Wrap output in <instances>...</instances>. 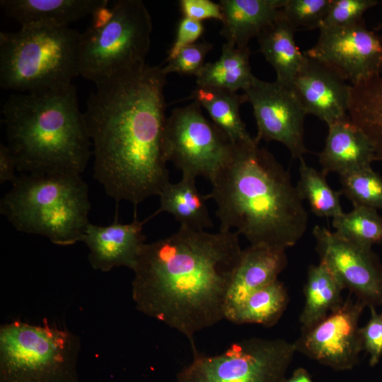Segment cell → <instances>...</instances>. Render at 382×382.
Masks as SVG:
<instances>
[{
    "mask_svg": "<svg viewBox=\"0 0 382 382\" xmlns=\"http://www.w3.org/2000/svg\"><path fill=\"white\" fill-rule=\"evenodd\" d=\"M166 76L146 64L96 84L87 99L93 176L117 202L136 207L170 183L163 150Z\"/></svg>",
    "mask_w": 382,
    "mask_h": 382,
    "instance_id": "obj_1",
    "label": "cell"
},
{
    "mask_svg": "<svg viewBox=\"0 0 382 382\" xmlns=\"http://www.w3.org/2000/svg\"><path fill=\"white\" fill-rule=\"evenodd\" d=\"M238 236L180 226L168 237L145 243L132 270L136 308L182 333L196 350L195 334L225 318L243 250Z\"/></svg>",
    "mask_w": 382,
    "mask_h": 382,
    "instance_id": "obj_2",
    "label": "cell"
},
{
    "mask_svg": "<svg viewBox=\"0 0 382 382\" xmlns=\"http://www.w3.org/2000/svg\"><path fill=\"white\" fill-rule=\"evenodd\" d=\"M219 231L235 229L253 245L286 250L304 235L308 214L289 172L255 137L233 144L209 180Z\"/></svg>",
    "mask_w": 382,
    "mask_h": 382,
    "instance_id": "obj_3",
    "label": "cell"
},
{
    "mask_svg": "<svg viewBox=\"0 0 382 382\" xmlns=\"http://www.w3.org/2000/svg\"><path fill=\"white\" fill-rule=\"evenodd\" d=\"M2 114L7 146L21 174L84 171L93 154L74 85L12 94Z\"/></svg>",
    "mask_w": 382,
    "mask_h": 382,
    "instance_id": "obj_4",
    "label": "cell"
},
{
    "mask_svg": "<svg viewBox=\"0 0 382 382\" xmlns=\"http://www.w3.org/2000/svg\"><path fill=\"white\" fill-rule=\"evenodd\" d=\"M88 187L81 175L20 174L0 202V212L18 231L67 246L81 241L88 225Z\"/></svg>",
    "mask_w": 382,
    "mask_h": 382,
    "instance_id": "obj_5",
    "label": "cell"
},
{
    "mask_svg": "<svg viewBox=\"0 0 382 382\" xmlns=\"http://www.w3.org/2000/svg\"><path fill=\"white\" fill-rule=\"evenodd\" d=\"M80 33L67 27H21L0 33V86L18 93L64 89L79 76Z\"/></svg>",
    "mask_w": 382,
    "mask_h": 382,
    "instance_id": "obj_6",
    "label": "cell"
},
{
    "mask_svg": "<svg viewBox=\"0 0 382 382\" xmlns=\"http://www.w3.org/2000/svg\"><path fill=\"white\" fill-rule=\"evenodd\" d=\"M80 33L79 74L95 84L146 64L152 21L141 0H116L96 11Z\"/></svg>",
    "mask_w": 382,
    "mask_h": 382,
    "instance_id": "obj_7",
    "label": "cell"
},
{
    "mask_svg": "<svg viewBox=\"0 0 382 382\" xmlns=\"http://www.w3.org/2000/svg\"><path fill=\"white\" fill-rule=\"evenodd\" d=\"M78 335L45 322L0 327V382H79Z\"/></svg>",
    "mask_w": 382,
    "mask_h": 382,
    "instance_id": "obj_8",
    "label": "cell"
},
{
    "mask_svg": "<svg viewBox=\"0 0 382 382\" xmlns=\"http://www.w3.org/2000/svg\"><path fill=\"white\" fill-rule=\"evenodd\" d=\"M296 351L294 343L262 338L234 342L216 355L195 350L177 382H283Z\"/></svg>",
    "mask_w": 382,
    "mask_h": 382,
    "instance_id": "obj_9",
    "label": "cell"
},
{
    "mask_svg": "<svg viewBox=\"0 0 382 382\" xmlns=\"http://www.w3.org/2000/svg\"><path fill=\"white\" fill-rule=\"evenodd\" d=\"M233 144L202 113L196 102L172 110L167 117L163 150L182 175L210 180L231 155Z\"/></svg>",
    "mask_w": 382,
    "mask_h": 382,
    "instance_id": "obj_10",
    "label": "cell"
},
{
    "mask_svg": "<svg viewBox=\"0 0 382 382\" xmlns=\"http://www.w3.org/2000/svg\"><path fill=\"white\" fill-rule=\"evenodd\" d=\"M316 44L304 53L330 67L351 85L382 73V35L355 25L321 28Z\"/></svg>",
    "mask_w": 382,
    "mask_h": 382,
    "instance_id": "obj_11",
    "label": "cell"
},
{
    "mask_svg": "<svg viewBox=\"0 0 382 382\" xmlns=\"http://www.w3.org/2000/svg\"><path fill=\"white\" fill-rule=\"evenodd\" d=\"M244 93L257 125L255 139L279 142L293 158H303L308 151L304 142L307 115L293 90L276 81L268 82L255 76Z\"/></svg>",
    "mask_w": 382,
    "mask_h": 382,
    "instance_id": "obj_12",
    "label": "cell"
},
{
    "mask_svg": "<svg viewBox=\"0 0 382 382\" xmlns=\"http://www.w3.org/2000/svg\"><path fill=\"white\" fill-rule=\"evenodd\" d=\"M313 235L323 263L344 289L366 306H382V267L371 247L316 225Z\"/></svg>",
    "mask_w": 382,
    "mask_h": 382,
    "instance_id": "obj_13",
    "label": "cell"
},
{
    "mask_svg": "<svg viewBox=\"0 0 382 382\" xmlns=\"http://www.w3.org/2000/svg\"><path fill=\"white\" fill-rule=\"evenodd\" d=\"M366 305L348 299L313 326L302 330L294 342L300 351L334 369H352L363 350L359 319Z\"/></svg>",
    "mask_w": 382,
    "mask_h": 382,
    "instance_id": "obj_14",
    "label": "cell"
},
{
    "mask_svg": "<svg viewBox=\"0 0 382 382\" xmlns=\"http://www.w3.org/2000/svg\"><path fill=\"white\" fill-rule=\"evenodd\" d=\"M291 88L306 115L327 125L349 118L351 84L319 61L305 55Z\"/></svg>",
    "mask_w": 382,
    "mask_h": 382,
    "instance_id": "obj_15",
    "label": "cell"
},
{
    "mask_svg": "<svg viewBox=\"0 0 382 382\" xmlns=\"http://www.w3.org/2000/svg\"><path fill=\"white\" fill-rule=\"evenodd\" d=\"M146 220L137 219L121 224L117 219L102 226L89 224L82 238L89 249L88 261L91 267L103 272L115 267H126L133 270L142 246L145 243L143 226Z\"/></svg>",
    "mask_w": 382,
    "mask_h": 382,
    "instance_id": "obj_16",
    "label": "cell"
},
{
    "mask_svg": "<svg viewBox=\"0 0 382 382\" xmlns=\"http://www.w3.org/2000/svg\"><path fill=\"white\" fill-rule=\"evenodd\" d=\"M286 265L284 250L261 245L243 249L228 289L225 316L252 293L277 280Z\"/></svg>",
    "mask_w": 382,
    "mask_h": 382,
    "instance_id": "obj_17",
    "label": "cell"
},
{
    "mask_svg": "<svg viewBox=\"0 0 382 382\" xmlns=\"http://www.w3.org/2000/svg\"><path fill=\"white\" fill-rule=\"evenodd\" d=\"M323 149L318 154L322 172L339 175L370 168L376 161L373 146L364 133L349 119L328 125Z\"/></svg>",
    "mask_w": 382,
    "mask_h": 382,
    "instance_id": "obj_18",
    "label": "cell"
},
{
    "mask_svg": "<svg viewBox=\"0 0 382 382\" xmlns=\"http://www.w3.org/2000/svg\"><path fill=\"white\" fill-rule=\"evenodd\" d=\"M108 0H1L7 16L21 27H67L109 4Z\"/></svg>",
    "mask_w": 382,
    "mask_h": 382,
    "instance_id": "obj_19",
    "label": "cell"
},
{
    "mask_svg": "<svg viewBox=\"0 0 382 382\" xmlns=\"http://www.w3.org/2000/svg\"><path fill=\"white\" fill-rule=\"evenodd\" d=\"M286 0H221L222 28L226 42L239 47H248L274 21Z\"/></svg>",
    "mask_w": 382,
    "mask_h": 382,
    "instance_id": "obj_20",
    "label": "cell"
},
{
    "mask_svg": "<svg viewBox=\"0 0 382 382\" xmlns=\"http://www.w3.org/2000/svg\"><path fill=\"white\" fill-rule=\"evenodd\" d=\"M295 32L281 8L274 21L257 36L259 51L274 68L276 81L290 88L305 57L296 43Z\"/></svg>",
    "mask_w": 382,
    "mask_h": 382,
    "instance_id": "obj_21",
    "label": "cell"
},
{
    "mask_svg": "<svg viewBox=\"0 0 382 382\" xmlns=\"http://www.w3.org/2000/svg\"><path fill=\"white\" fill-rule=\"evenodd\" d=\"M196 178L182 175L177 183H168L161 191L160 208L150 218L160 212L172 214L183 227L204 231L213 226L207 205V197L197 190Z\"/></svg>",
    "mask_w": 382,
    "mask_h": 382,
    "instance_id": "obj_22",
    "label": "cell"
},
{
    "mask_svg": "<svg viewBox=\"0 0 382 382\" xmlns=\"http://www.w3.org/2000/svg\"><path fill=\"white\" fill-rule=\"evenodd\" d=\"M349 120L371 142L376 161L382 162V76H374L351 85Z\"/></svg>",
    "mask_w": 382,
    "mask_h": 382,
    "instance_id": "obj_23",
    "label": "cell"
},
{
    "mask_svg": "<svg viewBox=\"0 0 382 382\" xmlns=\"http://www.w3.org/2000/svg\"><path fill=\"white\" fill-rule=\"evenodd\" d=\"M190 98L208 112L212 122L233 144L253 139L240 115V107L248 102L245 93L197 85Z\"/></svg>",
    "mask_w": 382,
    "mask_h": 382,
    "instance_id": "obj_24",
    "label": "cell"
},
{
    "mask_svg": "<svg viewBox=\"0 0 382 382\" xmlns=\"http://www.w3.org/2000/svg\"><path fill=\"white\" fill-rule=\"evenodd\" d=\"M248 47H239L225 42L218 60L204 64L197 77V85L237 92L245 91L254 76L250 64Z\"/></svg>",
    "mask_w": 382,
    "mask_h": 382,
    "instance_id": "obj_25",
    "label": "cell"
},
{
    "mask_svg": "<svg viewBox=\"0 0 382 382\" xmlns=\"http://www.w3.org/2000/svg\"><path fill=\"white\" fill-rule=\"evenodd\" d=\"M344 287L322 262L311 265L304 286L305 304L300 316L302 330L308 328L339 308Z\"/></svg>",
    "mask_w": 382,
    "mask_h": 382,
    "instance_id": "obj_26",
    "label": "cell"
},
{
    "mask_svg": "<svg viewBox=\"0 0 382 382\" xmlns=\"http://www.w3.org/2000/svg\"><path fill=\"white\" fill-rule=\"evenodd\" d=\"M288 303V294L278 279L249 295L225 319L236 324L256 323L266 327L276 324Z\"/></svg>",
    "mask_w": 382,
    "mask_h": 382,
    "instance_id": "obj_27",
    "label": "cell"
},
{
    "mask_svg": "<svg viewBox=\"0 0 382 382\" xmlns=\"http://www.w3.org/2000/svg\"><path fill=\"white\" fill-rule=\"evenodd\" d=\"M299 178L296 187L312 212L319 216L335 218L343 213L340 204L341 191L333 190L326 175L308 166L303 158L299 159Z\"/></svg>",
    "mask_w": 382,
    "mask_h": 382,
    "instance_id": "obj_28",
    "label": "cell"
},
{
    "mask_svg": "<svg viewBox=\"0 0 382 382\" xmlns=\"http://www.w3.org/2000/svg\"><path fill=\"white\" fill-rule=\"evenodd\" d=\"M332 226L340 235L366 246L382 243V217L375 209L353 206L332 219Z\"/></svg>",
    "mask_w": 382,
    "mask_h": 382,
    "instance_id": "obj_29",
    "label": "cell"
},
{
    "mask_svg": "<svg viewBox=\"0 0 382 382\" xmlns=\"http://www.w3.org/2000/svg\"><path fill=\"white\" fill-rule=\"evenodd\" d=\"M339 176L342 195L353 206L382 209V177L371 167Z\"/></svg>",
    "mask_w": 382,
    "mask_h": 382,
    "instance_id": "obj_30",
    "label": "cell"
},
{
    "mask_svg": "<svg viewBox=\"0 0 382 382\" xmlns=\"http://www.w3.org/2000/svg\"><path fill=\"white\" fill-rule=\"evenodd\" d=\"M332 0H286L282 12L296 31L320 29Z\"/></svg>",
    "mask_w": 382,
    "mask_h": 382,
    "instance_id": "obj_31",
    "label": "cell"
},
{
    "mask_svg": "<svg viewBox=\"0 0 382 382\" xmlns=\"http://www.w3.org/2000/svg\"><path fill=\"white\" fill-rule=\"evenodd\" d=\"M378 3L376 0H332L320 29L355 25L362 21L364 13Z\"/></svg>",
    "mask_w": 382,
    "mask_h": 382,
    "instance_id": "obj_32",
    "label": "cell"
},
{
    "mask_svg": "<svg viewBox=\"0 0 382 382\" xmlns=\"http://www.w3.org/2000/svg\"><path fill=\"white\" fill-rule=\"evenodd\" d=\"M212 44L202 41L183 48L167 64L162 67L167 75L178 73L186 75L197 76L204 66V59L208 52L212 49Z\"/></svg>",
    "mask_w": 382,
    "mask_h": 382,
    "instance_id": "obj_33",
    "label": "cell"
},
{
    "mask_svg": "<svg viewBox=\"0 0 382 382\" xmlns=\"http://www.w3.org/2000/svg\"><path fill=\"white\" fill-rule=\"evenodd\" d=\"M371 317L363 328H360L363 350L370 356L369 364L374 366L382 357V313H378L374 306H369Z\"/></svg>",
    "mask_w": 382,
    "mask_h": 382,
    "instance_id": "obj_34",
    "label": "cell"
},
{
    "mask_svg": "<svg viewBox=\"0 0 382 382\" xmlns=\"http://www.w3.org/2000/svg\"><path fill=\"white\" fill-rule=\"evenodd\" d=\"M203 32L202 22L183 17L178 23L176 37L168 51L166 62L173 59L185 47L195 44Z\"/></svg>",
    "mask_w": 382,
    "mask_h": 382,
    "instance_id": "obj_35",
    "label": "cell"
},
{
    "mask_svg": "<svg viewBox=\"0 0 382 382\" xmlns=\"http://www.w3.org/2000/svg\"><path fill=\"white\" fill-rule=\"evenodd\" d=\"M180 11L184 17L200 21L216 19L222 21V13L219 4L209 0H180Z\"/></svg>",
    "mask_w": 382,
    "mask_h": 382,
    "instance_id": "obj_36",
    "label": "cell"
},
{
    "mask_svg": "<svg viewBox=\"0 0 382 382\" xmlns=\"http://www.w3.org/2000/svg\"><path fill=\"white\" fill-rule=\"evenodd\" d=\"M16 163L15 158L7 145L0 144V183H11L18 175L15 174Z\"/></svg>",
    "mask_w": 382,
    "mask_h": 382,
    "instance_id": "obj_37",
    "label": "cell"
},
{
    "mask_svg": "<svg viewBox=\"0 0 382 382\" xmlns=\"http://www.w3.org/2000/svg\"><path fill=\"white\" fill-rule=\"evenodd\" d=\"M283 382H313L308 372L303 368L296 369L289 378Z\"/></svg>",
    "mask_w": 382,
    "mask_h": 382,
    "instance_id": "obj_38",
    "label": "cell"
},
{
    "mask_svg": "<svg viewBox=\"0 0 382 382\" xmlns=\"http://www.w3.org/2000/svg\"><path fill=\"white\" fill-rule=\"evenodd\" d=\"M381 28H382V25L379 28H378V29Z\"/></svg>",
    "mask_w": 382,
    "mask_h": 382,
    "instance_id": "obj_39",
    "label": "cell"
}]
</instances>
